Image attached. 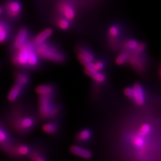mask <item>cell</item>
Wrapping results in <instances>:
<instances>
[{"label":"cell","instance_id":"obj_1","mask_svg":"<svg viewBox=\"0 0 161 161\" xmlns=\"http://www.w3.org/2000/svg\"><path fill=\"white\" fill-rule=\"evenodd\" d=\"M35 50L40 58H42L49 61L62 63L65 60V56L61 50H60L53 43L47 41L37 45L35 47Z\"/></svg>","mask_w":161,"mask_h":161},{"label":"cell","instance_id":"obj_2","mask_svg":"<svg viewBox=\"0 0 161 161\" xmlns=\"http://www.w3.org/2000/svg\"><path fill=\"white\" fill-rule=\"evenodd\" d=\"M38 112L40 117L44 119L54 118L58 114V108L54 105L53 95H40Z\"/></svg>","mask_w":161,"mask_h":161},{"label":"cell","instance_id":"obj_3","mask_svg":"<svg viewBox=\"0 0 161 161\" xmlns=\"http://www.w3.org/2000/svg\"><path fill=\"white\" fill-rule=\"evenodd\" d=\"M34 47L32 42L28 41L23 47L18 49L17 53L12 57L13 64L19 67H27L29 53Z\"/></svg>","mask_w":161,"mask_h":161},{"label":"cell","instance_id":"obj_4","mask_svg":"<svg viewBox=\"0 0 161 161\" xmlns=\"http://www.w3.org/2000/svg\"><path fill=\"white\" fill-rule=\"evenodd\" d=\"M58 10L60 16L73 21L77 16V9L74 3L69 0H61L58 4Z\"/></svg>","mask_w":161,"mask_h":161},{"label":"cell","instance_id":"obj_5","mask_svg":"<svg viewBox=\"0 0 161 161\" xmlns=\"http://www.w3.org/2000/svg\"><path fill=\"white\" fill-rule=\"evenodd\" d=\"M77 53L79 61L84 66L93 63L95 60V54L90 48L80 47L77 49Z\"/></svg>","mask_w":161,"mask_h":161},{"label":"cell","instance_id":"obj_6","mask_svg":"<svg viewBox=\"0 0 161 161\" xmlns=\"http://www.w3.org/2000/svg\"><path fill=\"white\" fill-rule=\"evenodd\" d=\"M133 89V102L138 106H143L145 103V93L142 85L136 83L132 87Z\"/></svg>","mask_w":161,"mask_h":161},{"label":"cell","instance_id":"obj_7","mask_svg":"<svg viewBox=\"0 0 161 161\" xmlns=\"http://www.w3.org/2000/svg\"><path fill=\"white\" fill-rule=\"evenodd\" d=\"M142 54H139L134 51L131 52L129 59L128 62L129 64L134 69L136 70H138V72H141L145 68L144 63L143 60Z\"/></svg>","mask_w":161,"mask_h":161},{"label":"cell","instance_id":"obj_8","mask_svg":"<svg viewBox=\"0 0 161 161\" xmlns=\"http://www.w3.org/2000/svg\"><path fill=\"white\" fill-rule=\"evenodd\" d=\"M6 10L9 17L17 18L22 12V3L18 0H9L6 3Z\"/></svg>","mask_w":161,"mask_h":161},{"label":"cell","instance_id":"obj_9","mask_svg":"<svg viewBox=\"0 0 161 161\" xmlns=\"http://www.w3.org/2000/svg\"><path fill=\"white\" fill-rule=\"evenodd\" d=\"M35 124L34 119L31 116H23L19 118L16 124V128L22 132H26L32 129Z\"/></svg>","mask_w":161,"mask_h":161},{"label":"cell","instance_id":"obj_10","mask_svg":"<svg viewBox=\"0 0 161 161\" xmlns=\"http://www.w3.org/2000/svg\"><path fill=\"white\" fill-rule=\"evenodd\" d=\"M29 32L27 28H22L18 32L14 41V47L15 49H19L23 47L28 42Z\"/></svg>","mask_w":161,"mask_h":161},{"label":"cell","instance_id":"obj_11","mask_svg":"<svg viewBox=\"0 0 161 161\" xmlns=\"http://www.w3.org/2000/svg\"><path fill=\"white\" fill-rule=\"evenodd\" d=\"M122 32V28L118 24H114L108 28V36L109 41L112 44H115L118 41V38Z\"/></svg>","mask_w":161,"mask_h":161},{"label":"cell","instance_id":"obj_12","mask_svg":"<svg viewBox=\"0 0 161 161\" xmlns=\"http://www.w3.org/2000/svg\"><path fill=\"white\" fill-rule=\"evenodd\" d=\"M70 151L74 155L77 156V157L83 159H90L92 158L93 156L91 151L77 145L71 146L70 148Z\"/></svg>","mask_w":161,"mask_h":161},{"label":"cell","instance_id":"obj_13","mask_svg":"<svg viewBox=\"0 0 161 161\" xmlns=\"http://www.w3.org/2000/svg\"><path fill=\"white\" fill-rule=\"evenodd\" d=\"M53 34V30L51 28H47L38 34H37L36 36L34 37L32 43L35 47L39 45L40 44H42L47 41V40L52 36Z\"/></svg>","mask_w":161,"mask_h":161},{"label":"cell","instance_id":"obj_14","mask_svg":"<svg viewBox=\"0 0 161 161\" xmlns=\"http://www.w3.org/2000/svg\"><path fill=\"white\" fill-rule=\"evenodd\" d=\"M24 87L18 83H15L12 89H10L8 95V99L10 102H14L16 101L22 94Z\"/></svg>","mask_w":161,"mask_h":161},{"label":"cell","instance_id":"obj_15","mask_svg":"<svg viewBox=\"0 0 161 161\" xmlns=\"http://www.w3.org/2000/svg\"><path fill=\"white\" fill-rule=\"evenodd\" d=\"M54 91V86L50 84L40 85L35 89V92L39 95H53Z\"/></svg>","mask_w":161,"mask_h":161},{"label":"cell","instance_id":"obj_16","mask_svg":"<svg viewBox=\"0 0 161 161\" xmlns=\"http://www.w3.org/2000/svg\"><path fill=\"white\" fill-rule=\"evenodd\" d=\"M39 57L37 54L36 50H35V46L30 50L28 60V68H35L38 66L39 63Z\"/></svg>","mask_w":161,"mask_h":161},{"label":"cell","instance_id":"obj_17","mask_svg":"<svg viewBox=\"0 0 161 161\" xmlns=\"http://www.w3.org/2000/svg\"><path fill=\"white\" fill-rule=\"evenodd\" d=\"M92 130L89 129H83L77 134L76 138L80 142H85L92 138Z\"/></svg>","mask_w":161,"mask_h":161},{"label":"cell","instance_id":"obj_18","mask_svg":"<svg viewBox=\"0 0 161 161\" xmlns=\"http://www.w3.org/2000/svg\"><path fill=\"white\" fill-rule=\"evenodd\" d=\"M130 53L131 52L124 50L123 52H122L119 54H118V57L115 58V64L118 65V66H121V65H123L126 63L129 59Z\"/></svg>","mask_w":161,"mask_h":161},{"label":"cell","instance_id":"obj_19","mask_svg":"<svg viewBox=\"0 0 161 161\" xmlns=\"http://www.w3.org/2000/svg\"><path fill=\"white\" fill-rule=\"evenodd\" d=\"M132 142L134 147L136 148L143 150L145 147V145H146L145 137H143L142 136H140L138 134H136V135L134 136L132 138Z\"/></svg>","mask_w":161,"mask_h":161},{"label":"cell","instance_id":"obj_20","mask_svg":"<svg viewBox=\"0 0 161 161\" xmlns=\"http://www.w3.org/2000/svg\"><path fill=\"white\" fill-rule=\"evenodd\" d=\"M30 82V77L24 73H18L16 76V83L21 85L23 87L27 86Z\"/></svg>","mask_w":161,"mask_h":161},{"label":"cell","instance_id":"obj_21","mask_svg":"<svg viewBox=\"0 0 161 161\" xmlns=\"http://www.w3.org/2000/svg\"><path fill=\"white\" fill-rule=\"evenodd\" d=\"M56 24L57 27L62 30H67L70 27V21L61 16L56 19Z\"/></svg>","mask_w":161,"mask_h":161},{"label":"cell","instance_id":"obj_22","mask_svg":"<svg viewBox=\"0 0 161 161\" xmlns=\"http://www.w3.org/2000/svg\"><path fill=\"white\" fill-rule=\"evenodd\" d=\"M42 129L45 133L48 134H54L57 132L58 126L54 122H48L44 124Z\"/></svg>","mask_w":161,"mask_h":161},{"label":"cell","instance_id":"obj_23","mask_svg":"<svg viewBox=\"0 0 161 161\" xmlns=\"http://www.w3.org/2000/svg\"><path fill=\"white\" fill-rule=\"evenodd\" d=\"M138 44H139V42L137 41L136 40L131 38V39L127 40L124 43V50H128V51H130V52H133L134 50L136 49Z\"/></svg>","mask_w":161,"mask_h":161},{"label":"cell","instance_id":"obj_24","mask_svg":"<svg viewBox=\"0 0 161 161\" xmlns=\"http://www.w3.org/2000/svg\"><path fill=\"white\" fill-rule=\"evenodd\" d=\"M152 131V126L148 123H144L140 125L139 130H138L137 134L142 136L143 137H147L150 134Z\"/></svg>","mask_w":161,"mask_h":161},{"label":"cell","instance_id":"obj_25","mask_svg":"<svg viewBox=\"0 0 161 161\" xmlns=\"http://www.w3.org/2000/svg\"><path fill=\"white\" fill-rule=\"evenodd\" d=\"M89 77L92 78L95 82L98 83H103L106 80V76L102 72H95L89 75Z\"/></svg>","mask_w":161,"mask_h":161},{"label":"cell","instance_id":"obj_26","mask_svg":"<svg viewBox=\"0 0 161 161\" xmlns=\"http://www.w3.org/2000/svg\"><path fill=\"white\" fill-rule=\"evenodd\" d=\"M15 152L18 156L25 157L29 154L30 152V148L27 145H19L15 149Z\"/></svg>","mask_w":161,"mask_h":161},{"label":"cell","instance_id":"obj_27","mask_svg":"<svg viewBox=\"0 0 161 161\" xmlns=\"http://www.w3.org/2000/svg\"><path fill=\"white\" fill-rule=\"evenodd\" d=\"M9 137L6 130L0 126V144H4L9 140Z\"/></svg>","mask_w":161,"mask_h":161},{"label":"cell","instance_id":"obj_28","mask_svg":"<svg viewBox=\"0 0 161 161\" xmlns=\"http://www.w3.org/2000/svg\"><path fill=\"white\" fill-rule=\"evenodd\" d=\"M9 36V28H6L0 32V43L6 42Z\"/></svg>","mask_w":161,"mask_h":161},{"label":"cell","instance_id":"obj_29","mask_svg":"<svg viewBox=\"0 0 161 161\" xmlns=\"http://www.w3.org/2000/svg\"><path fill=\"white\" fill-rule=\"evenodd\" d=\"M30 159H31V161H47L46 159H45L42 156L40 155V154L38 153H34L31 157H30Z\"/></svg>","mask_w":161,"mask_h":161},{"label":"cell","instance_id":"obj_30","mask_svg":"<svg viewBox=\"0 0 161 161\" xmlns=\"http://www.w3.org/2000/svg\"><path fill=\"white\" fill-rule=\"evenodd\" d=\"M124 93L129 99L133 100V89L132 87H125L124 90Z\"/></svg>","mask_w":161,"mask_h":161},{"label":"cell","instance_id":"obj_31","mask_svg":"<svg viewBox=\"0 0 161 161\" xmlns=\"http://www.w3.org/2000/svg\"><path fill=\"white\" fill-rule=\"evenodd\" d=\"M8 28V26H7V24L3 22H0V32L2 31V30Z\"/></svg>","mask_w":161,"mask_h":161},{"label":"cell","instance_id":"obj_32","mask_svg":"<svg viewBox=\"0 0 161 161\" xmlns=\"http://www.w3.org/2000/svg\"><path fill=\"white\" fill-rule=\"evenodd\" d=\"M3 12V9L2 7L0 6V15H1Z\"/></svg>","mask_w":161,"mask_h":161}]
</instances>
